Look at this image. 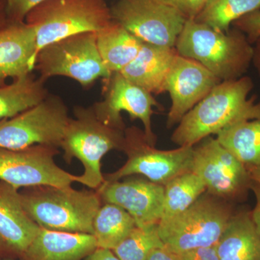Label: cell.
Here are the masks:
<instances>
[{
  "mask_svg": "<svg viewBox=\"0 0 260 260\" xmlns=\"http://www.w3.org/2000/svg\"><path fill=\"white\" fill-rule=\"evenodd\" d=\"M254 86L248 76L220 82L181 119L171 138L173 143L194 146L239 121L260 120V102L255 95L249 99Z\"/></svg>",
  "mask_w": 260,
  "mask_h": 260,
  "instance_id": "1",
  "label": "cell"
},
{
  "mask_svg": "<svg viewBox=\"0 0 260 260\" xmlns=\"http://www.w3.org/2000/svg\"><path fill=\"white\" fill-rule=\"evenodd\" d=\"M174 48L221 81L242 78L252 61L253 46L244 32L235 28L217 31L194 19L186 20Z\"/></svg>",
  "mask_w": 260,
  "mask_h": 260,
  "instance_id": "2",
  "label": "cell"
},
{
  "mask_svg": "<svg viewBox=\"0 0 260 260\" xmlns=\"http://www.w3.org/2000/svg\"><path fill=\"white\" fill-rule=\"evenodd\" d=\"M20 191L24 209L42 229L93 235V220L102 206L95 191L77 190L71 186H40Z\"/></svg>",
  "mask_w": 260,
  "mask_h": 260,
  "instance_id": "3",
  "label": "cell"
},
{
  "mask_svg": "<svg viewBox=\"0 0 260 260\" xmlns=\"http://www.w3.org/2000/svg\"><path fill=\"white\" fill-rule=\"evenodd\" d=\"M73 115L67 124L61 140L63 158L67 164H71L74 158L79 160L84 172L78 176V182L98 189L104 182L102 159L111 150H121L124 130L106 125L98 119L92 106H76Z\"/></svg>",
  "mask_w": 260,
  "mask_h": 260,
  "instance_id": "4",
  "label": "cell"
},
{
  "mask_svg": "<svg viewBox=\"0 0 260 260\" xmlns=\"http://www.w3.org/2000/svg\"><path fill=\"white\" fill-rule=\"evenodd\" d=\"M113 21L106 0H45L34 7L25 19L35 28L36 57L51 43L80 32L100 31Z\"/></svg>",
  "mask_w": 260,
  "mask_h": 260,
  "instance_id": "5",
  "label": "cell"
},
{
  "mask_svg": "<svg viewBox=\"0 0 260 260\" xmlns=\"http://www.w3.org/2000/svg\"><path fill=\"white\" fill-rule=\"evenodd\" d=\"M232 215L229 205L203 194L181 213L159 222V236L165 247L177 254L215 246Z\"/></svg>",
  "mask_w": 260,
  "mask_h": 260,
  "instance_id": "6",
  "label": "cell"
},
{
  "mask_svg": "<svg viewBox=\"0 0 260 260\" xmlns=\"http://www.w3.org/2000/svg\"><path fill=\"white\" fill-rule=\"evenodd\" d=\"M34 70L45 81L51 77H67L84 88L112 74L99 54L97 32H80L42 48L36 57Z\"/></svg>",
  "mask_w": 260,
  "mask_h": 260,
  "instance_id": "7",
  "label": "cell"
},
{
  "mask_svg": "<svg viewBox=\"0 0 260 260\" xmlns=\"http://www.w3.org/2000/svg\"><path fill=\"white\" fill-rule=\"evenodd\" d=\"M194 146H182L171 150L155 148L147 140L144 131L133 126L124 129L121 151L127 156L124 165L115 172L104 175V182L141 174L148 180L165 186L174 178L191 172Z\"/></svg>",
  "mask_w": 260,
  "mask_h": 260,
  "instance_id": "8",
  "label": "cell"
},
{
  "mask_svg": "<svg viewBox=\"0 0 260 260\" xmlns=\"http://www.w3.org/2000/svg\"><path fill=\"white\" fill-rule=\"evenodd\" d=\"M70 118L63 99L49 94L35 107L0 121V148L19 150L36 145L60 148Z\"/></svg>",
  "mask_w": 260,
  "mask_h": 260,
  "instance_id": "9",
  "label": "cell"
},
{
  "mask_svg": "<svg viewBox=\"0 0 260 260\" xmlns=\"http://www.w3.org/2000/svg\"><path fill=\"white\" fill-rule=\"evenodd\" d=\"M112 18L142 42L174 47L186 19L159 0H117Z\"/></svg>",
  "mask_w": 260,
  "mask_h": 260,
  "instance_id": "10",
  "label": "cell"
},
{
  "mask_svg": "<svg viewBox=\"0 0 260 260\" xmlns=\"http://www.w3.org/2000/svg\"><path fill=\"white\" fill-rule=\"evenodd\" d=\"M58 148L36 145L12 150L0 148V180L16 189L40 186H67L78 182V176L56 164Z\"/></svg>",
  "mask_w": 260,
  "mask_h": 260,
  "instance_id": "11",
  "label": "cell"
},
{
  "mask_svg": "<svg viewBox=\"0 0 260 260\" xmlns=\"http://www.w3.org/2000/svg\"><path fill=\"white\" fill-rule=\"evenodd\" d=\"M191 172L203 181L209 194L225 199L242 198L252 181L249 169L210 136L194 145Z\"/></svg>",
  "mask_w": 260,
  "mask_h": 260,
  "instance_id": "12",
  "label": "cell"
},
{
  "mask_svg": "<svg viewBox=\"0 0 260 260\" xmlns=\"http://www.w3.org/2000/svg\"><path fill=\"white\" fill-rule=\"evenodd\" d=\"M103 80L104 99L92 105L98 119L106 125L124 130L126 126L121 113H128L132 121H141L147 140L155 145L157 139L152 129V116L153 107L161 106L153 94L132 83L120 73H113Z\"/></svg>",
  "mask_w": 260,
  "mask_h": 260,
  "instance_id": "13",
  "label": "cell"
},
{
  "mask_svg": "<svg viewBox=\"0 0 260 260\" xmlns=\"http://www.w3.org/2000/svg\"><path fill=\"white\" fill-rule=\"evenodd\" d=\"M220 82L198 61L178 54L166 79V92L169 93L172 102L167 116V128L179 124L186 113Z\"/></svg>",
  "mask_w": 260,
  "mask_h": 260,
  "instance_id": "14",
  "label": "cell"
},
{
  "mask_svg": "<svg viewBox=\"0 0 260 260\" xmlns=\"http://www.w3.org/2000/svg\"><path fill=\"white\" fill-rule=\"evenodd\" d=\"M102 202L124 208L134 218L137 226L159 223L164 209V185L134 178L104 182L96 189Z\"/></svg>",
  "mask_w": 260,
  "mask_h": 260,
  "instance_id": "15",
  "label": "cell"
},
{
  "mask_svg": "<svg viewBox=\"0 0 260 260\" xmlns=\"http://www.w3.org/2000/svg\"><path fill=\"white\" fill-rule=\"evenodd\" d=\"M0 180V257L20 260L41 227L24 209L20 191Z\"/></svg>",
  "mask_w": 260,
  "mask_h": 260,
  "instance_id": "16",
  "label": "cell"
},
{
  "mask_svg": "<svg viewBox=\"0 0 260 260\" xmlns=\"http://www.w3.org/2000/svg\"><path fill=\"white\" fill-rule=\"evenodd\" d=\"M37 53V34L34 25L10 23L0 28V86L7 80L32 73Z\"/></svg>",
  "mask_w": 260,
  "mask_h": 260,
  "instance_id": "17",
  "label": "cell"
},
{
  "mask_svg": "<svg viewBox=\"0 0 260 260\" xmlns=\"http://www.w3.org/2000/svg\"><path fill=\"white\" fill-rule=\"evenodd\" d=\"M177 54L174 47L143 42L136 57L119 73L148 93L159 95L166 92V79Z\"/></svg>",
  "mask_w": 260,
  "mask_h": 260,
  "instance_id": "18",
  "label": "cell"
},
{
  "mask_svg": "<svg viewBox=\"0 0 260 260\" xmlns=\"http://www.w3.org/2000/svg\"><path fill=\"white\" fill-rule=\"evenodd\" d=\"M97 247L93 234L41 228L20 260H83Z\"/></svg>",
  "mask_w": 260,
  "mask_h": 260,
  "instance_id": "19",
  "label": "cell"
},
{
  "mask_svg": "<svg viewBox=\"0 0 260 260\" xmlns=\"http://www.w3.org/2000/svg\"><path fill=\"white\" fill-rule=\"evenodd\" d=\"M219 260H260V237L251 213L233 215L216 244Z\"/></svg>",
  "mask_w": 260,
  "mask_h": 260,
  "instance_id": "20",
  "label": "cell"
},
{
  "mask_svg": "<svg viewBox=\"0 0 260 260\" xmlns=\"http://www.w3.org/2000/svg\"><path fill=\"white\" fill-rule=\"evenodd\" d=\"M220 145L260 181V120H244L224 128L216 135Z\"/></svg>",
  "mask_w": 260,
  "mask_h": 260,
  "instance_id": "21",
  "label": "cell"
},
{
  "mask_svg": "<svg viewBox=\"0 0 260 260\" xmlns=\"http://www.w3.org/2000/svg\"><path fill=\"white\" fill-rule=\"evenodd\" d=\"M138 37L113 21L97 32V47L103 62L111 73H119L138 55L143 45Z\"/></svg>",
  "mask_w": 260,
  "mask_h": 260,
  "instance_id": "22",
  "label": "cell"
},
{
  "mask_svg": "<svg viewBox=\"0 0 260 260\" xmlns=\"http://www.w3.org/2000/svg\"><path fill=\"white\" fill-rule=\"evenodd\" d=\"M46 82L32 72L0 86V121L14 117L44 101L49 94Z\"/></svg>",
  "mask_w": 260,
  "mask_h": 260,
  "instance_id": "23",
  "label": "cell"
},
{
  "mask_svg": "<svg viewBox=\"0 0 260 260\" xmlns=\"http://www.w3.org/2000/svg\"><path fill=\"white\" fill-rule=\"evenodd\" d=\"M93 226L98 247L113 250L129 235L136 223L124 208L105 203L98 210Z\"/></svg>",
  "mask_w": 260,
  "mask_h": 260,
  "instance_id": "24",
  "label": "cell"
},
{
  "mask_svg": "<svg viewBox=\"0 0 260 260\" xmlns=\"http://www.w3.org/2000/svg\"><path fill=\"white\" fill-rule=\"evenodd\" d=\"M164 188V209L160 221L181 213L207 191L203 181L191 172L174 178Z\"/></svg>",
  "mask_w": 260,
  "mask_h": 260,
  "instance_id": "25",
  "label": "cell"
},
{
  "mask_svg": "<svg viewBox=\"0 0 260 260\" xmlns=\"http://www.w3.org/2000/svg\"><path fill=\"white\" fill-rule=\"evenodd\" d=\"M256 10H260V0H208L194 20L226 32L236 20Z\"/></svg>",
  "mask_w": 260,
  "mask_h": 260,
  "instance_id": "26",
  "label": "cell"
},
{
  "mask_svg": "<svg viewBox=\"0 0 260 260\" xmlns=\"http://www.w3.org/2000/svg\"><path fill=\"white\" fill-rule=\"evenodd\" d=\"M158 223L135 226L113 252L119 260H147L154 250L164 247Z\"/></svg>",
  "mask_w": 260,
  "mask_h": 260,
  "instance_id": "27",
  "label": "cell"
},
{
  "mask_svg": "<svg viewBox=\"0 0 260 260\" xmlns=\"http://www.w3.org/2000/svg\"><path fill=\"white\" fill-rule=\"evenodd\" d=\"M234 28L244 32L248 41L254 44L260 36V10L244 15L232 24Z\"/></svg>",
  "mask_w": 260,
  "mask_h": 260,
  "instance_id": "28",
  "label": "cell"
},
{
  "mask_svg": "<svg viewBox=\"0 0 260 260\" xmlns=\"http://www.w3.org/2000/svg\"><path fill=\"white\" fill-rule=\"evenodd\" d=\"M7 13L10 23L25 22L27 14L45 0H6Z\"/></svg>",
  "mask_w": 260,
  "mask_h": 260,
  "instance_id": "29",
  "label": "cell"
},
{
  "mask_svg": "<svg viewBox=\"0 0 260 260\" xmlns=\"http://www.w3.org/2000/svg\"><path fill=\"white\" fill-rule=\"evenodd\" d=\"M181 13L186 19H195L208 0H159Z\"/></svg>",
  "mask_w": 260,
  "mask_h": 260,
  "instance_id": "30",
  "label": "cell"
},
{
  "mask_svg": "<svg viewBox=\"0 0 260 260\" xmlns=\"http://www.w3.org/2000/svg\"><path fill=\"white\" fill-rule=\"evenodd\" d=\"M178 260H219L216 245L184 251L178 254Z\"/></svg>",
  "mask_w": 260,
  "mask_h": 260,
  "instance_id": "31",
  "label": "cell"
},
{
  "mask_svg": "<svg viewBox=\"0 0 260 260\" xmlns=\"http://www.w3.org/2000/svg\"><path fill=\"white\" fill-rule=\"evenodd\" d=\"M250 189L254 193L256 198L255 206L251 212V219L260 237V183L254 180L251 181Z\"/></svg>",
  "mask_w": 260,
  "mask_h": 260,
  "instance_id": "32",
  "label": "cell"
},
{
  "mask_svg": "<svg viewBox=\"0 0 260 260\" xmlns=\"http://www.w3.org/2000/svg\"><path fill=\"white\" fill-rule=\"evenodd\" d=\"M83 260H119L112 250L97 247Z\"/></svg>",
  "mask_w": 260,
  "mask_h": 260,
  "instance_id": "33",
  "label": "cell"
},
{
  "mask_svg": "<svg viewBox=\"0 0 260 260\" xmlns=\"http://www.w3.org/2000/svg\"><path fill=\"white\" fill-rule=\"evenodd\" d=\"M147 260H178V254L164 246L154 250Z\"/></svg>",
  "mask_w": 260,
  "mask_h": 260,
  "instance_id": "34",
  "label": "cell"
},
{
  "mask_svg": "<svg viewBox=\"0 0 260 260\" xmlns=\"http://www.w3.org/2000/svg\"><path fill=\"white\" fill-rule=\"evenodd\" d=\"M251 64L255 68L258 76L260 78V36L253 46V57Z\"/></svg>",
  "mask_w": 260,
  "mask_h": 260,
  "instance_id": "35",
  "label": "cell"
},
{
  "mask_svg": "<svg viewBox=\"0 0 260 260\" xmlns=\"http://www.w3.org/2000/svg\"><path fill=\"white\" fill-rule=\"evenodd\" d=\"M10 23L7 13V1L6 0H0V28Z\"/></svg>",
  "mask_w": 260,
  "mask_h": 260,
  "instance_id": "36",
  "label": "cell"
},
{
  "mask_svg": "<svg viewBox=\"0 0 260 260\" xmlns=\"http://www.w3.org/2000/svg\"><path fill=\"white\" fill-rule=\"evenodd\" d=\"M0 260H18V259H8V258H1V257H0Z\"/></svg>",
  "mask_w": 260,
  "mask_h": 260,
  "instance_id": "37",
  "label": "cell"
}]
</instances>
